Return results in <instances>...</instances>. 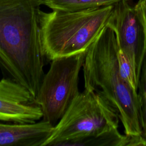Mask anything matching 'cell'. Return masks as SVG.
I'll return each instance as SVG.
<instances>
[{"mask_svg": "<svg viewBox=\"0 0 146 146\" xmlns=\"http://www.w3.org/2000/svg\"><path fill=\"white\" fill-rule=\"evenodd\" d=\"M42 0H0V67L36 99L47 62L40 34Z\"/></svg>", "mask_w": 146, "mask_h": 146, "instance_id": "6da1fadb", "label": "cell"}, {"mask_svg": "<svg viewBox=\"0 0 146 146\" xmlns=\"http://www.w3.org/2000/svg\"><path fill=\"white\" fill-rule=\"evenodd\" d=\"M113 30L107 25L86 51L82 69L84 89L100 94L117 111L128 135H142L140 99L120 76Z\"/></svg>", "mask_w": 146, "mask_h": 146, "instance_id": "7a4b0ae2", "label": "cell"}, {"mask_svg": "<svg viewBox=\"0 0 146 146\" xmlns=\"http://www.w3.org/2000/svg\"><path fill=\"white\" fill-rule=\"evenodd\" d=\"M113 5L76 11H40L43 51L47 62L86 52L112 14Z\"/></svg>", "mask_w": 146, "mask_h": 146, "instance_id": "3957f363", "label": "cell"}, {"mask_svg": "<svg viewBox=\"0 0 146 146\" xmlns=\"http://www.w3.org/2000/svg\"><path fill=\"white\" fill-rule=\"evenodd\" d=\"M119 115L99 93L84 89L73 100L43 146L66 143L118 128Z\"/></svg>", "mask_w": 146, "mask_h": 146, "instance_id": "277c9868", "label": "cell"}, {"mask_svg": "<svg viewBox=\"0 0 146 146\" xmlns=\"http://www.w3.org/2000/svg\"><path fill=\"white\" fill-rule=\"evenodd\" d=\"M86 52L56 58L40 84L36 102L42 112V120L55 126L80 92L79 75Z\"/></svg>", "mask_w": 146, "mask_h": 146, "instance_id": "5b68a950", "label": "cell"}, {"mask_svg": "<svg viewBox=\"0 0 146 146\" xmlns=\"http://www.w3.org/2000/svg\"><path fill=\"white\" fill-rule=\"evenodd\" d=\"M107 26L113 30L117 44L128 58L139 82L146 52L143 26L135 7L127 0L115 4Z\"/></svg>", "mask_w": 146, "mask_h": 146, "instance_id": "8992f818", "label": "cell"}, {"mask_svg": "<svg viewBox=\"0 0 146 146\" xmlns=\"http://www.w3.org/2000/svg\"><path fill=\"white\" fill-rule=\"evenodd\" d=\"M42 112L29 91L11 79L0 80V120L32 124L42 119Z\"/></svg>", "mask_w": 146, "mask_h": 146, "instance_id": "52a82bcc", "label": "cell"}, {"mask_svg": "<svg viewBox=\"0 0 146 146\" xmlns=\"http://www.w3.org/2000/svg\"><path fill=\"white\" fill-rule=\"evenodd\" d=\"M53 128L43 120L32 124L0 123V146H43Z\"/></svg>", "mask_w": 146, "mask_h": 146, "instance_id": "ba28073f", "label": "cell"}, {"mask_svg": "<svg viewBox=\"0 0 146 146\" xmlns=\"http://www.w3.org/2000/svg\"><path fill=\"white\" fill-rule=\"evenodd\" d=\"M121 1L124 0H42V2L52 10L76 11L114 5Z\"/></svg>", "mask_w": 146, "mask_h": 146, "instance_id": "9c48e42d", "label": "cell"}, {"mask_svg": "<svg viewBox=\"0 0 146 146\" xmlns=\"http://www.w3.org/2000/svg\"><path fill=\"white\" fill-rule=\"evenodd\" d=\"M117 43V42H116ZM117 58L119 67V72L121 78L127 82L130 87L137 91L139 81L136 78L133 69L128 58L119 48L117 44Z\"/></svg>", "mask_w": 146, "mask_h": 146, "instance_id": "30bf717a", "label": "cell"}, {"mask_svg": "<svg viewBox=\"0 0 146 146\" xmlns=\"http://www.w3.org/2000/svg\"><path fill=\"white\" fill-rule=\"evenodd\" d=\"M137 92L140 99L141 107L143 129L142 135L146 139V54L141 67Z\"/></svg>", "mask_w": 146, "mask_h": 146, "instance_id": "8fae6325", "label": "cell"}, {"mask_svg": "<svg viewBox=\"0 0 146 146\" xmlns=\"http://www.w3.org/2000/svg\"><path fill=\"white\" fill-rule=\"evenodd\" d=\"M134 7L143 26L146 52V2L144 0H139Z\"/></svg>", "mask_w": 146, "mask_h": 146, "instance_id": "7c38bea8", "label": "cell"}, {"mask_svg": "<svg viewBox=\"0 0 146 146\" xmlns=\"http://www.w3.org/2000/svg\"><path fill=\"white\" fill-rule=\"evenodd\" d=\"M144 1H145V2H146V0H144Z\"/></svg>", "mask_w": 146, "mask_h": 146, "instance_id": "4fadbf2b", "label": "cell"}]
</instances>
